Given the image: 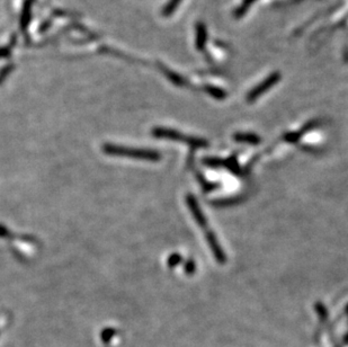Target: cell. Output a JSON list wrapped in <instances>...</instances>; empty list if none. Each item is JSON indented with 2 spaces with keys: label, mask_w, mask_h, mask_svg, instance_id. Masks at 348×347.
<instances>
[{
  "label": "cell",
  "mask_w": 348,
  "mask_h": 347,
  "mask_svg": "<svg viewBox=\"0 0 348 347\" xmlns=\"http://www.w3.org/2000/svg\"><path fill=\"white\" fill-rule=\"evenodd\" d=\"M104 152L112 156H121L128 157L133 159L148 160V161H158L160 160L159 152L150 149H133L127 148V147L114 146V145H105L103 148Z\"/></svg>",
  "instance_id": "1"
},
{
  "label": "cell",
  "mask_w": 348,
  "mask_h": 347,
  "mask_svg": "<svg viewBox=\"0 0 348 347\" xmlns=\"http://www.w3.org/2000/svg\"><path fill=\"white\" fill-rule=\"evenodd\" d=\"M154 135L158 137H165V139L174 140V141H180L185 142V144L189 145L194 149H199V148H205L207 147V141H205L203 139H197V137H190L183 135L182 133H179L175 130H169V129H163V127H158V129H155Z\"/></svg>",
  "instance_id": "2"
},
{
  "label": "cell",
  "mask_w": 348,
  "mask_h": 347,
  "mask_svg": "<svg viewBox=\"0 0 348 347\" xmlns=\"http://www.w3.org/2000/svg\"><path fill=\"white\" fill-rule=\"evenodd\" d=\"M281 78H282V76H281L280 73H273L270 74L268 77H267L265 80H263L259 85H257L255 88H252L249 93L247 95V102L248 103H251L256 101L257 98L259 96H261L264 93H266L267 90L270 89L271 87H274V85L277 84Z\"/></svg>",
  "instance_id": "3"
},
{
  "label": "cell",
  "mask_w": 348,
  "mask_h": 347,
  "mask_svg": "<svg viewBox=\"0 0 348 347\" xmlns=\"http://www.w3.org/2000/svg\"><path fill=\"white\" fill-rule=\"evenodd\" d=\"M206 239L210 247H211V250L213 251L214 254V257L217 258V260L219 263H226L227 261V257H226V254L223 253L222 248L220 247V244H219L218 240H217V237L214 236L212 232H207L206 234Z\"/></svg>",
  "instance_id": "4"
},
{
  "label": "cell",
  "mask_w": 348,
  "mask_h": 347,
  "mask_svg": "<svg viewBox=\"0 0 348 347\" xmlns=\"http://www.w3.org/2000/svg\"><path fill=\"white\" fill-rule=\"evenodd\" d=\"M207 42V31L206 26L203 23H197L195 26V45L198 51L205 49Z\"/></svg>",
  "instance_id": "5"
},
{
  "label": "cell",
  "mask_w": 348,
  "mask_h": 347,
  "mask_svg": "<svg viewBox=\"0 0 348 347\" xmlns=\"http://www.w3.org/2000/svg\"><path fill=\"white\" fill-rule=\"evenodd\" d=\"M187 204L190 209V211H192V215L195 218V220L198 223L199 226L202 228H205L207 226V221L205 220V218L203 216V213L201 211V209H199L197 202L195 201V198L193 196H187Z\"/></svg>",
  "instance_id": "6"
},
{
  "label": "cell",
  "mask_w": 348,
  "mask_h": 347,
  "mask_svg": "<svg viewBox=\"0 0 348 347\" xmlns=\"http://www.w3.org/2000/svg\"><path fill=\"white\" fill-rule=\"evenodd\" d=\"M31 8H32V0H26L24 4L22 15H21V27L22 30H26L28 24L31 20Z\"/></svg>",
  "instance_id": "7"
},
{
  "label": "cell",
  "mask_w": 348,
  "mask_h": 347,
  "mask_svg": "<svg viewBox=\"0 0 348 347\" xmlns=\"http://www.w3.org/2000/svg\"><path fill=\"white\" fill-rule=\"evenodd\" d=\"M233 137H235V140L238 142H247V144L251 145H257L260 142L259 136L251 134V133H236Z\"/></svg>",
  "instance_id": "8"
},
{
  "label": "cell",
  "mask_w": 348,
  "mask_h": 347,
  "mask_svg": "<svg viewBox=\"0 0 348 347\" xmlns=\"http://www.w3.org/2000/svg\"><path fill=\"white\" fill-rule=\"evenodd\" d=\"M205 92H206L210 96H212L216 99H219V101H222V99L227 98V93L221 88H218L214 86H206L205 87Z\"/></svg>",
  "instance_id": "9"
},
{
  "label": "cell",
  "mask_w": 348,
  "mask_h": 347,
  "mask_svg": "<svg viewBox=\"0 0 348 347\" xmlns=\"http://www.w3.org/2000/svg\"><path fill=\"white\" fill-rule=\"evenodd\" d=\"M180 3H182V0H168V3L166 4V6L163 9V16L168 17L173 15Z\"/></svg>",
  "instance_id": "10"
},
{
  "label": "cell",
  "mask_w": 348,
  "mask_h": 347,
  "mask_svg": "<svg viewBox=\"0 0 348 347\" xmlns=\"http://www.w3.org/2000/svg\"><path fill=\"white\" fill-rule=\"evenodd\" d=\"M256 0H242V4L240 5L239 7L237 8V11L235 13V16L237 18H240L242 16H245V14L247 13L248 9L250 8V6L252 4H254Z\"/></svg>",
  "instance_id": "11"
},
{
  "label": "cell",
  "mask_w": 348,
  "mask_h": 347,
  "mask_svg": "<svg viewBox=\"0 0 348 347\" xmlns=\"http://www.w3.org/2000/svg\"><path fill=\"white\" fill-rule=\"evenodd\" d=\"M165 74L167 75V77H168V79H170L171 82H173L176 85V86L183 87V86H185V85H186L185 79L183 77H180V76H178L177 74L173 73V71H169V70H166L165 69Z\"/></svg>",
  "instance_id": "12"
},
{
  "label": "cell",
  "mask_w": 348,
  "mask_h": 347,
  "mask_svg": "<svg viewBox=\"0 0 348 347\" xmlns=\"http://www.w3.org/2000/svg\"><path fill=\"white\" fill-rule=\"evenodd\" d=\"M301 135L302 132H290L284 135V140L290 142V144H295V142H298L300 140Z\"/></svg>",
  "instance_id": "13"
},
{
  "label": "cell",
  "mask_w": 348,
  "mask_h": 347,
  "mask_svg": "<svg viewBox=\"0 0 348 347\" xmlns=\"http://www.w3.org/2000/svg\"><path fill=\"white\" fill-rule=\"evenodd\" d=\"M180 260H182V257H180V255H173V256H171V257L169 258V260H168L169 266H175V265H177Z\"/></svg>",
  "instance_id": "14"
},
{
  "label": "cell",
  "mask_w": 348,
  "mask_h": 347,
  "mask_svg": "<svg viewBox=\"0 0 348 347\" xmlns=\"http://www.w3.org/2000/svg\"><path fill=\"white\" fill-rule=\"evenodd\" d=\"M318 124H319V121H311V122H309L306 126H303V129H302L301 132L304 133V132H308L309 130H312L313 127H316Z\"/></svg>",
  "instance_id": "15"
},
{
  "label": "cell",
  "mask_w": 348,
  "mask_h": 347,
  "mask_svg": "<svg viewBox=\"0 0 348 347\" xmlns=\"http://www.w3.org/2000/svg\"><path fill=\"white\" fill-rule=\"evenodd\" d=\"M185 269H186V272H187L188 274L194 273V270H195V265H194L193 261H188V263L186 264V266H185Z\"/></svg>",
  "instance_id": "16"
},
{
  "label": "cell",
  "mask_w": 348,
  "mask_h": 347,
  "mask_svg": "<svg viewBox=\"0 0 348 347\" xmlns=\"http://www.w3.org/2000/svg\"><path fill=\"white\" fill-rule=\"evenodd\" d=\"M9 53H11V49H9V47H4V49H0V58L7 56Z\"/></svg>",
  "instance_id": "17"
}]
</instances>
